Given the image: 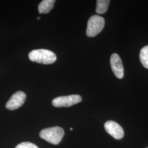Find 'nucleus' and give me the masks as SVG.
<instances>
[{
  "mask_svg": "<svg viewBox=\"0 0 148 148\" xmlns=\"http://www.w3.org/2000/svg\"><path fill=\"white\" fill-rule=\"evenodd\" d=\"M139 58L143 66L148 69V45L144 46L140 50Z\"/></svg>",
  "mask_w": 148,
  "mask_h": 148,
  "instance_id": "nucleus-10",
  "label": "nucleus"
},
{
  "mask_svg": "<svg viewBox=\"0 0 148 148\" xmlns=\"http://www.w3.org/2000/svg\"></svg>",
  "mask_w": 148,
  "mask_h": 148,
  "instance_id": "nucleus-14",
  "label": "nucleus"
},
{
  "mask_svg": "<svg viewBox=\"0 0 148 148\" xmlns=\"http://www.w3.org/2000/svg\"><path fill=\"white\" fill-rule=\"evenodd\" d=\"M82 101V97L77 95L61 96L53 99L52 105L57 108L69 107Z\"/></svg>",
  "mask_w": 148,
  "mask_h": 148,
  "instance_id": "nucleus-4",
  "label": "nucleus"
},
{
  "mask_svg": "<svg viewBox=\"0 0 148 148\" xmlns=\"http://www.w3.org/2000/svg\"><path fill=\"white\" fill-rule=\"evenodd\" d=\"M56 1L43 0L38 6V10L40 14H47L52 10Z\"/></svg>",
  "mask_w": 148,
  "mask_h": 148,
  "instance_id": "nucleus-8",
  "label": "nucleus"
},
{
  "mask_svg": "<svg viewBox=\"0 0 148 148\" xmlns=\"http://www.w3.org/2000/svg\"><path fill=\"white\" fill-rule=\"evenodd\" d=\"M64 136V131L59 126L49 127L43 129L40 133V137L48 143L57 145L60 143Z\"/></svg>",
  "mask_w": 148,
  "mask_h": 148,
  "instance_id": "nucleus-2",
  "label": "nucleus"
},
{
  "mask_svg": "<svg viewBox=\"0 0 148 148\" xmlns=\"http://www.w3.org/2000/svg\"><path fill=\"white\" fill-rule=\"evenodd\" d=\"M110 65L111 69L114 74L118 79H122L124 75V70L120 56L114 53L110 57Z\"/></svg>",
  "mask_w": 148,
  "mask_h": 148,
  "instance_id": "nucleus-7",
  "label": "nucleus"
},
{
  "mask_svg": "<svg viewBox=\"0 0 148 148\" xmlns=\"http://www.w3.org/2000/svg\"><path fill=\"white\" fill-rule=\"evenodd\" d=\"M40 19V16H38V18H37V20H39Z\"/></svg>",
  "mask_w": 148,
  "mask_h": 148,
  "instance_id": "nucleus-12",
  "label": "nucleus"
},
{
  "mask_svg": "<svg viewBox=\"0 0 148 148\" xmlns=\"http://www.w3.org/2000/svg\"><path fill=\"white\" fill-rule=\"evenodd\" d=\"M109 0H98L97 1L96 13L99 14H102L106 13L108 9L110 3Z\"/></svg>",
  "mask_w": 148,
  "mask_h": 148,
  "instance_id": "nucleus-9",
  "label": "nucleus"
},
{
  "mask_svg": "<svg viewBox=\"0 0 148 148\" xmlns=\"http://www.w3.org/2000/svg\"><path fill=\"white\" fill-rule=\"evenodd\" d=\"M105 25V20L102 16L93 15L90 17L86 30V35L88 37H95L99 34Z\"/></svg>",
  "mask_w": 148,
  "mask_h": 148,
  "instance_id": "nucleus-3",
  "label": "nucleus"
},
{
  "mask_svg": "<svg viewBox=\"0 0 148 148\" xmlns=\"http://www.w3.org/2000/svg\"><path fill=\"white\" fill-rule=\"evenodd\" d=\"M70 130L71 131H73V128H70Z\"/></svg>",
  "mask_w": 148,
  "mask_h": 148,
  "instance_id": "nucleus-13",
  "label": "nucleus"
},
{
  "mask_svg": "<svg viewBox=\"0 0 148 148\" xmlns=\"http://www.w3.org/2000/svg\"><path fill=\"white\" fill-rule=\"evenodd\" d=\"M106 131L116 139H121L124 136L122 127L116 122L108 121L104 124Z\"/></svg>",
  "mask_w": 148,
  "mask_h": 148,
  "instance_id": "nucleus-6",
  "label": "nucleus"
},
{
  "mask_svg": "<svg viewBox=\"0 0 148 148\" xmlns=\"http://www.w3.org/2000/svg\"><path fill=\"white\" fill-rule=\"evenodd\" d=\"M15 148H38L35 144L30 142H22L17 145Z\"/></svg>",
  "mask_w": 148,
  "mask_h": 148,
  "instance_id": "nucleus-11",
  "label": "nucleus"
},
{
  "mask_svg": "<svg viewBox=\"0 0 148 148\" xmlns=\"http://www.w3.org/2000/svg\"><path fill=\"white\" fill-rule=\"evenodd\" d=\"M27 98L26 94L22 91H18L14 93L5 104L7 109L14 110L21 107L24 103Z\"/></svg>",
  "mask_w": 148,
  "mask_h": 148,
  "instance_id": "nucleus-5",
  "label": "nucleus"
},
{
  "mask_svg": "<svg viewBox=\"0 0 148 148\" xmlns=\"http://www.w3.org/2000/svg\"><path fill=\"white\" fill-rule=\"evenodd\" d=\"M29 58L34 62L43 64H51L57 60L55 53L47 49H39L31 51L29 54Z\"/></svg>",
  "mask_w": 148,
  "mask_h": 148,
  "instance_id": "nucleus-1",
  "label": "nucleus"
}]
</instances>
